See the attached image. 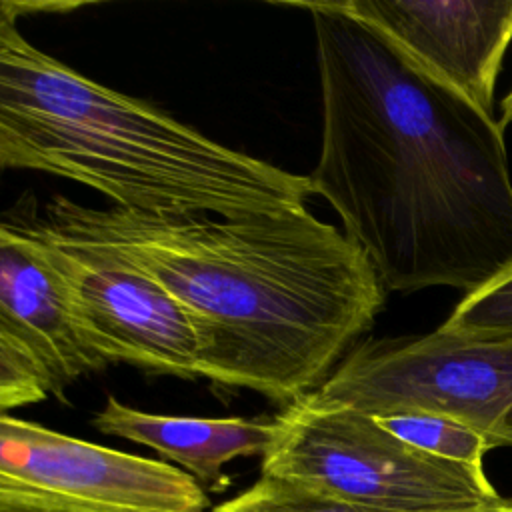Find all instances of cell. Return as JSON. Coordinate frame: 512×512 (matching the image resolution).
I'll return each instance as SVG.
<instances>
[{"instance_id":"cell-13","label":"cell","mask_w":512,"mask_h":512,"mask_svg":"<svg viewBox=\"0 0 512 512\" xmlns=\"http://www.w3.org/2000/svg\"><path fill=\"white\" fill-rule=\"evenodd\" d=\"M212 512H378V510H368L342 500H334L286 480L260 476L258 482H254L250 488L236 494L234 498L218 504L216 508H212Z\"/></svg>"},{"instance_id":"cell-6","label":"cell","mask_w":512,"mask_h":512,"mask_svg":"<svg viewBox=\"0 0 512 512\" xmlns=\"http://www.w3.org/2000/svg\"><path fill=\"white\" fill-rule=\"evenodd\" d=\"M58 274L92 350L108 364L198 378V340L182 304L112 250L54 230L44 218L14 220Z\"/></svg>"},{"instance_id":"cell-17","label":"cell","mask_w":512,"mask_h":512,"mask_svg":"<svg viewBox=\"0 0 512 512\" xmlns=\"http://www.w3.org/2000/svg\"><path fill=\"white\" fill-rule=\"evenodd\" d=\"M506 512H512V504H510V508H508V510H506Z\"/></svg>"},{"instance_id":"cell-16","label":"cell","mask_w":512,"mask_h":512,"mask_svg":"<svg viewBox=\"0 0 512 512\" xmlns=\"http://www.w3.org/2000/svg\"><path fill=\"white\" fill-rule=\"evenodd\" d=\"M512 122V90L506 94V98L502 100V118H500V124L506 126Z\"/></svg>"},{"instance_id":"cell-3","label":"cell","mask_w":512,"mask_h":512,"mask_svg":"<svg viewBox=\"0 0 512 512\" xmlns=\"http://www.w3.org/2000/svg\"><path fill=\"white\" fill-rule=\"evenodd\" d=\"M0 166L74 180L142 214L244 218L306 206L308 176L216 142L30 44L2 4Z\"/></svg>"},{"instance_id":"cell-10","label":"cell","mask_w":512,"mask_h":512,"mask_svg":"<svg viewBox=\"0 0 512 512\" xmlns=\"http://www.w3.org/2000/svg\"><path fill=\"white\" fill-rule=\"evenodd\" d=\"M92 426L106 434L142 444L164 460L176 462L202 486L222 492L230 486L224 466L236 458L264 456L274 438V418H196L168 416L130 408L108 396Z\"/></svg>"},{"instance_id":"cell-11","label":"cell","mask_w":512,"mask_h":512,"mask_svg":"<svg viewBox=\"0 0 512 512\" xmlns=\"http://www.w3.org/2000/svg\"><path fill=\"white\" fill-rule=\"evenodd\" d=\"M376 420L408 446L456 464L484 468V456L494 448L482 432L448 416L410 412Z\"/></svg>"},{"instance_id":"cell-7","label":"cell","mask_w":512,"mask_h":512,"mask_svg":"<svg viewBox=\"0 0 512 512\" xmlns=\"http://www.w3.org/2000/svg\"><path fill=\"white\" fill-rule=\"evenodd\" d=\"M0 488L96 512H210L202 484L188 472L0 416Z\"/></svg>"},{"instance_id":"cell-5","label":"cell","mask_w":512,"mask_h":512,"mask_svg":"<svg viewBox=\"0 0 512 512\" xmlns=\"http://www.w3.org/2000/svg\"><path fill=\"white\" fill-rule=\"evenodd\" d=\"M310 396L374 418L448 416L482 432L494 448L512 446V340L442 326L420 336L366 338Z\"/></svg>"},{"instance_id":"cell-15","label":"cell","mask_w":512,"mask_h":512,"mask_svg":"<svg viewBox=\"0 0 512 512\" xmlns=\"http://www.w3.org/2000/svg\"><path fill=\"white\" fill-rule=\"evenodd\" d=\"M0 512H96V510L34 496V494L12 490V488H0Z\"/></svg>"},{"instance_id":"cell-14","label":"cell","mask_w":512,"mask_h":512,"mask_svg":"<svg viewBox=\"0 0 512 512\" xmlns=\"http://www.w3.org/2000/svg\"><path fill=\"white\" fill-rule=\"evenodd\" d=\"M54 396L52 380L44 366L20 344L0 336V408L8 414L10 408L36 404Z\"/></svg>"},{"instance_id":"cell-9","label":"cell","mask_w":512,"mask_h":512,"mask_svg":"<svg viewBox=\"0 0 512 512\" xmlns=\"http://www.w3.org/2000/svg\"><path fill=\"white\" fill-rule=\"evenodd\" d=\"M0 336L44 366L60 402L78 378L110 366L86 342L58 274L32 238L6 218L0 224Z\"/></svg>"},{"instance_id":"cell-12","label":"cell","mask_w":512,"mask_h":512,"mask_svg":"<svg viewBox=\"0 0 512 512\" xmlns=\"http://www.w3.org/2000/svg\"><path fill=\"white\" fill-rule=\"evenodd\" d=\"M440 326L480 338L512 340V268L466 294Z\"/></svg>"},{"instance_id":"cell-1","label":"cell","mask_w":512,"mask_h":512,"mask_svg":"<svg viewBox=\"0 0 512 512\" xmlns=\"http://www.w3.org/2000/svg\"><path fill=\"white\" fill-rule=\"evenodd\" d=\"M314 26L322 100L312 194L386 292L472 294L512 268L504 126L340 2H290Z\"/></svg>"},{"instance_id":"cell-8","label":"cell","mask_w":512,"mask_h":512,"mask_svg":"<svg viewBox=\"0 0 512 512\" xmlns=\"http://www.w3.org/2000/svg\"><path fill=\"white\" fill-rule=\"evenodd\" d=\"M416 66L494 116V90L512 42V0H346Z\"/></svg>"},{"instance_id":"cell-4","label":"cell","mask_w":512,"mask_h":512,"mask_svg":"<svg viewBox=\"0 0 512 512\" xmlns=\"http://www.w3.org/2000/svg\"><path fill=\"white\" fill-rule=\"evenodd\" d=\"M260 476L378 512H504L512 502L484 468L430 456L374 416L310 394L274 416Z\"/></svg>"},{"instance_id":"cell-2","label":"cell","mask_w":512,"mask_h":512,"mask_svg":"<svg viewBox=\"0 0 512 512\" xmlns=\"http://www.w3.org/2000/svg\"><path fill=\"white\" fill-rule=\"evenodd\" d=\"M44 220L162 284L192 322L202 378L284 408L330 378L388 296L364 252L306 206L220 218L92 208L58 194Z\"/></svg>"}]
</instances>
